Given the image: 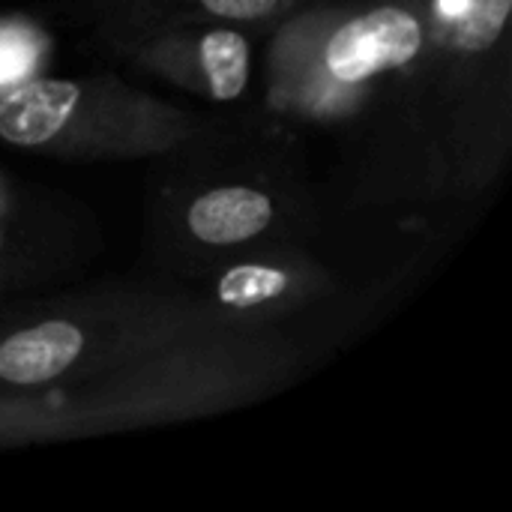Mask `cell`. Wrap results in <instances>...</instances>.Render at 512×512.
I'll list each match as a JSON object with an SVG mask.
<instances>
[{"mask_svg":"<svg viewBox=\"0 0 512 512\" xmlns=\"http://www.w3.org/2000/svg\"><path fill=\"white\" fill-rule=\"evenodd\" d=\"M512 0H435L384 126L345 153L348 204L417 210L489 192L512 159Z\"/></svg>","mask_w":512,"mask_h":512,"instance_id":"cell-1","label":"cell"},{"mask_svg":"<svg viewBox=\"0 0 512 512\" xmlns=\"http://www.w3.org/2000/svg\"><path fill=\"white\" fill-rule=\"evenodd\" d=\"M435 0H306L267 30L249 126L300 147L342 141V156L390 117L420 57Z\"/></svg>","mask_w":512,"mask_h":512,"instance_id":"cell-2","label":"cell"},{"mask_svg":"<svg viewBox=\"0 0 512 512\" xmlns=\"http://www.w3.org/2000/svg\"><path fill=\"white\" fill-rule=\"evenodd\" d=\"M303 351L282 327L195 333L90 381L0 396V450L207 420L285 390Z\"/></svg>","mask_w":512,"mask_h":512,"instance_id":"cell-3","label":"cell"},{"mask_svg":"<svg viewBox=\"0 0 512 512\" xmlns=\"http://www.w3.org/2000/svg\"><path fill=\"white\" fill-rule=\"evenodd\" d=\"M165 159L174 168L153 186L144 219L153 273L186 279L234 252L321 237L327 207L300 147L228 123Z\"/></svg>","mask_w":512,"mask_h":512,"instance_id":"cell-4","label":"cell"},{"mask_svg":"<svg viewBox=\"0 0 512 512\" xmlns=\"http://www.w3.org/2000/svg\"><path fill=\"white\" fill-rule=\"evenodd\" d=\"M210 330L177 279H117L0 306V396L72 387Z\"/></svg>","mask_w":512,"mask_h":512,"instance_id":"cell-5","label":"cell"},{"mask_svg":"<svg viewBox=\"0 0 512 512\" xmlns=\"http://www.w3.org/2000/svg\"><path fill=\"white\" fill-rule=\"evenodd\" d=\"M225 129L228 120L117 75H36L0 93V144L60 162L165 159Z\"/></svg>","mask_w":512,"mask_h":512,"instance_id":"cell-6","label":"cell"},{"mask_svg":"<svg viewBox=\"0 0 512 512\" xmlns=\"http://www.w3.org/2000/svg\"><path fill=\"white\" fill-rule=\"evenodd\" d=\"M87 24L117 60L207 105L234 108L255 93L264 30L228 21L93 18Z\"/></svg>","mask_w":512,"mask_h":512,"instance_id":"cell-7","label":"cell"},{"mask_svg":"<svg viewBox=\"0 0 512 512\" xmlns=\"http://www.w3.org/2000/svg\"><path fill=\"white\" fill-rule=\"evenodd\" d=\"M210 330H267L345 291L312 243H267L177 279Z\"/></svg>","mask_w":512,"mask_h":512,"instance_id":"cell-8","label":"cell"},{"mask_svg":"<svg viewBox=\"0 0 512 512\" xmlns=\"http://www.w3.org/2000/svg\"><path fill=\"white\" fill-rule=\"evenodd\" d=\"M102 246L87 204L0 168V306L72 282Z\"/></svg>","mask_w":512,"mask_h":512,"instance_id":"cell-9","label":"cell"},{"mask_svg":"<svg viewBox=\"0 0 512 512\" xmlns=\"http://www.w3.org/2000/svg\"><path fill=\"white\" fill-rule=\"evenodd\" d=\"M303 3L306 0H75V12L84 21H228L267 33Z\"/></svg>","mask_w":512,"mask_h":512,"instance_id":"cell-10","label":"cell"},{"mask_svg":"<svg viewBox=\"0 0 512 512\" xmlns=\"http://www.w3.org/2000/svg\"><path fill=\"white\" fill-rule=\"evenodd\" d=\"M54 60V36L36 18L12 12L0 15V93L45 75Z\"/></svg>","mask_w":512,"mask_h":512,"instance_id":"cell-11","label":"cell"}]
</instances>
